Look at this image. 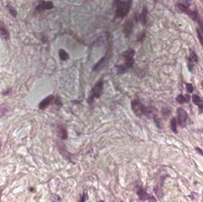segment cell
<instances>
[{
    "label": "cell",
    "instance_id": "6da1fadb",
    "mask_svg": "<svg viewBox=\"0 0 203 202\" xmlns=\"http://www.w3.org/2000/svg\"><path fill=\"white\" fill-rule=\"evenodd\" d=\"M132 1L127 0V1H120L116 0L114 1V6L115 7V15L114 19H124L128 14L130 11Z\"/></svg>",
    "mask_w": 203,
    "mask_h": 202
},
{
    "label": "cell",
    "instance_id": "7a4b0ae2",
    "mask_svg": "<svg viewBox=\"0 0 203 202\" xmlns=\"http://www.w3.org/2000/svg\"><path fill=\"white\" fill-rule=\"evenodd\" d=\"M131 108L134 114L138 117H141L143 114H151L153 112L152 109L144 105L137 99H134L131 101Z\"/></svg>",
    "mask_w": 203,
    "mask_h": 202
},
{
    "label": "cell",
    "instance_id": "3957f363",
    "mask_svg": "<svg viewBox=\"0 0 203 202\" xmlns=\"http://www.w3.org/2000/svg\"><path fill=\"white\" fill-rule=\"evenodd\" d=\"M103 81L102 79H100L94 85L89 97L87 99V101L90 105L93 104L94 99H99L100 97L103 90Z\"/></svg>",
    "mask_w": 203,
    "mask_h": 202
},
{
    "label": "cell",
    "instance_id": "277c9868",
    "mask_svg": "<svg viewBox=\"0 0 203 202\" xmlns=\"http://www.w3.org/2000/svg\"><path fill=\"white\" fill-rule=\"evenodd\" d=\"M187 1L184 2L183 3H179L178 4V7L180 9L181 11L185 13L186 15H188L189 17H190L192 20H196L197 18V14L195 11L191 10L190 9L188 8L189 4H186Z\"/></svg>",
    "mask_w": 203,
    "mask_h": 202
},
{
    "label": "cell",
    "instance_id": "5b68a950",
    "mask_svg": "<svg viewBox=\"0 0 203 202\" xmlns=\"http://www.w3.org/2000/svg\"><path fill=\"white\" fill-rule=\"evenodd\" d=\"M134 60L132 61H125L124 63L122 65H116L115 67L117 69V74H123L127 72L130 68H131L134 63Z\"/></svg>",
    "mask_w": 203,
    "mask_h": 202
},
{
    "label": "cell",
    "instance_id": "8992f818",
    "mask_svg": "<svg viewBox=\"0 0 203 202\" xmlns=\"http://www.w3.org/2000/svg\"><path fill=\"white\" fill-rule=\"evenodd\" d=\"M178 113V120L180 126L182 128H184L186 125L187 120V113L182 108H179L177 110Z\"/></svg>",
    "mask_w": 203,
    "mask_h": 202
},
{
    "label": "cell",
    "instance_id": "52a82bcc",
    "mask_svg": "<svg viewBox=\"0 0 203 202\" xmlns=\"http://www.w3.org/2000/svg\"><path fill=\"white\" fill-rule=\"evenodd\" d=\"M134 28V23L131 19H128L124 23L123 27V33L126 38H129Z\"/></svg>",
    "mask_w": 203,
    "mask_h": 202
},
{
    "label": "cell",
    "instance_id": "ba28073f",
    "mask_svg": "<svg viewBox=\"0 0 203 202\" xmlns=\"http://www.w3.org/2000/svg\"><path fill=\"white\" fill-rule=\"evenodd\" d=\"M53 8V4L51 1H41L37 6L36 10L39 12L51 10Z\"/></svg>",
    "mask_w": 203,
    "mask_h": 202
},
{
    "label": "cell",
    "instance_id": "9c48e42d",
    "mask_svg": "<svg viewBox=\"0 0 203 202\" xmlns=\"http://www.w3.org/2000/svg\"><path fill=\"white\" fill-rule=\"evenodd\" d=\"M137 194L139 196V199L140 201H145L146 200H149L153 196L147 193L144 190L141 188H139L137 191Z\"/></svg>",
    "mask_w": 203,
    "mask_h": 202
},
{
    "label": "cell",
    "instance_id": "30bf717a",
    "mask_svg": "<svg viewBox=\"0 0 203 202\" xmlns=\"http://www.w3.org/2000/svg\"><path fill=\"white\" fill-rule=\"evenodd\" d=\"M54 100H55V97H54L53 95L49 96L48 97L45 98L44 100H42L40 103L39 105V109L41 110L45 109L47 107H48L51 104V103Z\"/></svg>",
    "mask_w": 203,
    "mask_h": 202
},
{
    "label": "cell",
    "instance_id": "8fae6325",
    "mask_svg": "<svg viewBox=\"0 0 203 202\" xmlns=\"http://www.w3.org/2000/svg\"><path fill=\"white\" fill-rule=\"evenodd\" d=\"M135 55V50L132 49H128L125 51H124L122 53V56L125 61H132L134 60V56Z\"/></svg>",
    "mask_w": 203,
    "mask_h": 202
},
{
    "label": "cell",
    "instance_id": "7c38bea8",
    "mask_svg": "<svg viewBox=\"0 0 203 202\" xmlns=\"http://www.w3.org/2000/svg\"><path fill=\"white\" fill-rule=\"evenodd\" d=\"M0 36L6 40H7L9 37V32L4 24L1 21H0Z\"/></svg>",
    "mask_w": 203,
    "mask_h": 202
},
{
    "label": "cell",
    "instance_id": "4fadbf2b",
    "mask_svg": "<svg viewBox=\"0 0 203 202\" xmlns=\"http://www.w3.org/2000/svg\"><path fill=\"white\" fill-rule=\"evenodd\" d=\"M57 134L58 137L62 139H67L68 138V133H67V131L66 130V129L65 128H64L63 127H58V129H57Z\"/></svg>",
    "mask_w": 203,
    "mask_h": 202
},
{
    "label": "cell",
    "instance_id": "5bb4252c",
    "mask_svg": "<svg viewBox=\"0 0 203 202\" xmlns=\"http://www.w3.org/2000/svg\"><path fill=\"white\" fill-rule=\"evenodd\" d=\"M192 100L193 102L197 105L199 108L202 109L203 108V100L201 99L200 97L196 95V94H194L192 96Z\"/></svg>",
    "mask_w": 203,
    "mask_h": 202
},
{
    "label": "cell",
    "instance_id": "9a60e30c",
    "mask_svg": "<svg viewBox=\"0 0 203 202\" xmlns=\"http://www.w3.org/2000/svg\"><path fill=\"white\" fill-rule=\"evenodd\" d=\"M147 10L145 8H144L141 14H140L139 16V19L143 26L145 25L147 23Z\"/></svg>",
    "mask_w": 203,
    "mask_h": 202
},
{
    "label": "cell",
    "instance_id": "2e32d148",
    "mask_svg": "<svg viewBox=\"0 0 203 202\" xmlns=\"http://www.w3.org/2000/svg\"><path fill=\"white\" fill-rule=\"evenodd\" d=\"M58 55L60 59L63 61H65L70 58V55L65 50L60 49L58 51Z\"/></svg>",
    "mask_w": 203,
    "mask_h": 202
},
{
    "label": "cell",
    "instance_id": "e0dca14e",
    "mask_svg": "<svg viewBox=\"0 0 203 202\" xmlns=\"http://www.w3.org/2000/svg\"><path fill=\"white\" fill-rule=\"evenodd\" d=\"M153 190L159 199H161L162 197V196H163V192H162L161 185H160L159 184H157Z\"/></svg>",
    "mask_w": 203,
    "mask_h": 202
},
{
    "label": "cell",
    "instance_id": "ac0fdd59",
    "mask_svg": "<svg viewBox=\"0 0 203 202\" xmlns=\"http://www.w3.org/2000/svg\"><path fill=\"white\" fill-rule=\"evenodd\" d=\"M197 33L199 41L203 48V29L202 26H201V28L197 29Z\"/></svg>",
    "mask_w": 203,
    "mask_h": 202
},
{
    "label": "cell",
    "instance_id": "d6986e66",
    "mask_svg": "<svg viewBox=\"0 0 203 202\" xmlns=\"http://www.w3.org/2000/svg\"><path fill=\"white\" fill-rule=\"evenodd\" d=\"M177 120H176V119L175 117H173L171 121H170V128H171V129L172 130V132L175 133H178V131H177Z\"/></svg>",
    "mask_w": 203,
    "mask_h": 202
},
{
    "label": "cell",
    "instance_id": "ffe728a7",
    "mask_svg": "<svg viewBox=\"0 0 203 202\" xmlns=\"http://www.w3.org/2000/svg\"><path fill=\"white\" fill-rule=\"evenodd\" d=\"M61 198L58 194L56 193L52 194L51 198V202H61Z\"/></svg>",
    "mask_w": 203,
    "mask_h": 202
},
{
    "label": "cell",
    "instance_id": "44dd1931",
    "mask_svg": "<svg viewBox=\"0 0 203 202\" xmlns=\"http://www.w3.org/2000/svg\"><path fill=\"white\" fill-rule=\"evenodd\" d=\"M189 60L191 61H194L195 62H198V57L194 52H191L189 54Z\"/></svg>",
    "mask_w": 203,
    "mask_h": 202
},
{
    "label": "cell",
    "instance_id": "7402d4cb",
    "mask_svg": "<svg viewBox=\"0 0 203 202\" xmlns=\"http://www.w3.org/2000/svg\"><path fill=\"white\" fill-rule=\"evenodd\" d=\"M177 101L179 103V104H182L185 102H186L185 98L184 96H182V94H180L177 97Z\"/></svg>",
    "mask_w": 203,
    "mask_h": 202
},
{
    "label": "cell",
    "instance_id": "603a6c76",
    "mask_svg": "<svg viewBox=\"0 0 203 202\" xmlns=\"http://www.w3.org/2000/svg\"><path fill=\"white\" fill-rule=\"evenodd\" d=\"M89 199V196H88V194L86 192H85L82 195V196L81 197L80 201L79 202H85L87 200Z\"/></svg>",
    "mask_w": 203,
    "mask_h": 202
},
{
    "label": "cell",
    "instance_id": "cb8c5ba5",
    "mask_svg": "<svg viewBox=\"0 0 203 202\" xmlns=\"http://www.w3.org/2000/svg\"><path fill=\"white\" fill-rule=\"evenodd\" d=\"M186 88L187 90V91L189 93H191L193 92V90H194V88L192 86L191 84H186Z\"/></svg>",
    "mask_w": 203,
    "mask_h": 202
},
{
    "label": "cell",
    "instance_id": "d4e9b609",
    "mask_svg": "<svg viewBox=\"0 0 203 202\" xmlns=\"http://www.w3.org/2000/svg\"><path fill=\"white\" fill-rule=\"evenodd\" d=\"M9 10H10V11L11 12V14H12V16L13 17H16V16H17V11L14 8H12L11 7H10Z\"/></svg>",
    "mask_w": 203,
    "mask_h": 202
},
{
    "label": "cell",
    "instance_id": "484cf974",
    "mask_svg": "<svg viewBox=\"0 0 203 202\" xmlns=\"http://www.w3.org/2000/svg\"><path fill=\"white\" fill-rule=\"evenodd\" d=\"M195 150H196L200 154H201V155H202L203 156V151L201 150V148H198V147H196V148H195Z\"/></svg>",
    "mask_w": 203,
    "mask_h": 202
},
{
    "label": "cell",
    "instance_id": "4316f807",
    "mask_svg": "<svg viewBox=\"0 0 203 202\" xmlns=\"http://www.w3.org/2000/svg\"><path fill=\"white\" fill-rule=\"evenodd\" d=\"M148 202H157V201H156V200L155 199V198L153 196L149 200H148Z\"/></svg>",
    "mask_w": 203,
    "mask_h": 202
},
{
    "label": "cell",
    "instance_id": "83f0119b",
    "mask_svg": "<svg viewBox=\"0 0 203 202\" xmlns=\"http://www.w3.org/2000/svg\"><path fill=\"white\" fill-rule=\"evenodd\" d=\"M184 97L185 98V100H186V102H188L189 100V99H190V97H189V96L188 95V94H186V95Z\"/></svg>",
    "mask_w": 203,
    "mask_h": 202
},
{
    "label": "cell",
    "instance_id": "f1b7e54d",
    "mask_svg": "<svg viewBox=\"0 0 203 202\" xmlns=\"http://www.w3.org/2000/svg\"><path fill=\"white\" fill-rule=\"evenodd\" d=\"M201 85H202V87H203V81H202V83H201Z\"/></svg>",
    "mask_w": 203,
    "mask_h": 202
},
{
    "label": "cell",
    "instance_id": "f546056e",
    "mask_svg": "<svg viewBox=\"0 0 203 202\" xmlns=\"http://www.w3.org/2000/svg\"><path fill=\"white\" fill-rule=\"evenodd\" d=\"M0 194H1V193H0ZM1 195H0V202H1Z\"/></svg>",
    "mask_w": 203,
    "mask_h": 202
}]
</instances>
